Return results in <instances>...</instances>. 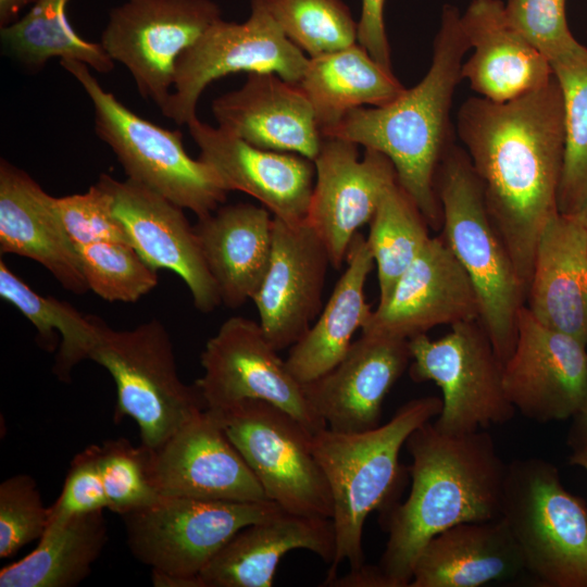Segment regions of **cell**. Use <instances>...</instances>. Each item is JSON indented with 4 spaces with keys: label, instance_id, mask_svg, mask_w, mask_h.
Instances as JSON below:
<instances>
[{
    "label": "cell",
    "instance_id": "cell-1",
    "mask_svg": "<svg viewBox=\"0 0 587 587\" xmlns=\"http://www.w3.org/2000/svg\"><path fill=\"white\" fill-rule=\"evenodd\" d=\"M457 130L480 182L485 204L527 291L538 238L559 214L564 115L553 75L507 102L466 99Z\"/></svg>",
    "mask_w": 587,
    "mask_h": 587
},
{
    "label": "cell",
    "instance_id": "cell-2",
    "mask_svg": "<svg viewBox=\"0 0 587 587\" xmlns=\"http://www.w3.org/2000/svg\"><path fill=\"white\" fill-rule=\"evenodd\" d=\"M405 447L411 489L383 513L388 534L377 564L390 587H409L415 561L439 533L467 522L501 516L507 463L486 430L450 434L429 421L411 433Z\"/></svg>",
    "mask_w": 587,
    "mask_h": 587
},
{
    "label": "cell",
    "instance_id": "cell-3",
    "mask_svg": "<svg viewBox=\"0 0 587 587\" xmlns=\"http://www.w3.org/2000/svg\"><path fill=\"white\" fill-rule=\"evenodd\" d=\"M469 49L459 11L446 4L425 76L391 102L354 109L322 133L384 153L394 164L398 185L433 229H440L442 222L436 174L453 143L450 109Z\"/></svg>",
    "mask_w": 587,
    "mask_h": 587
},
{
    "label": "cell",
    "instance_id": "cell-4",
    "mask_svg": "<svg viewBox=\"0 0 587 587\" xmlns=\"http://www.w3.org/2000/svg\"><path fill=\"white\" fill-rule=\"evenodd\" d=\"M441 398L408 401L384 425L359 433L327 427L312 435V451L321 465L333 499L335 557L327 579L341 562L351 569L364 564L363 528L373 511L391 507L401 488V448L413 430L441 411Z\"/></svg>",
    "mask_w": 587,
    "mask_h": 587
},
{
    "label": "cell",
    "instance_id": "cell-5",
    "mask_svg": "<svg viewBox=\"0 0 587 587\" xmlns=\"http://www.w3.org/2000/svg\"><path fill=\"white\" fill-rule=\"evenodd\" d=\"M436 191L442 214L439 236L469 275L479 300V321L504 363L515 345L526 292L463 148L452 143L447 150L437 170Z\"/></svg>",
    "mask_w": 587,
    "mask_h": 587
},
{
    "label": "cell",
    "instance_id": "cell-6",
    "mask_svg": "<svg viewBox=\"0 0 587 587\" xmlns=\"http://www.w3.org/2000/svg\"><path fill=\"white\" fill-rule=\"evenodd\" d=\"M501 516L525 572L547 587H587V505L540 458L507 463Z\"/></svg>",
    "mask_w": 587,
    "mask_h": 587
},
{
    "label": "cell",
    "instance_id": "cell-7",
    "mask_svg": "<svg viewBox=\"0 0 587 587\" xmlns=\"http://www.w3.org/2000/svg\"><path fill=\"white\" fill-rule=\"evenodd\" d=\"M60 64L88 96L96 134L112 149L128 179L198 217L226 201L228 191L218 176L201 159L195 160L187 153L180 132L163 128L134 113L100 85L85 63L61 60Z\"/></svg>",
    "mask_w": 587,
    "mask_h": 587
},
{
    "label": "cell",
    "instance_id": "cell-8",
    "mask_svg": "<svg viewBox=\"0 0 587 587\" xmlns=\"http://www.w3.org/2000/svg\"><path fill=\"white\" fill-rule=\"evenodd\" d=\"M284 512L275 502L160 496L121 515L133 555L160 587H199L202 570L243 527Z\"/></svg>",
    "mask_w": 587,
    "mask_h": 587
},
{
    "label": "cell",
    "instance_id": "cell-9",
    "mask_svg": "<svg viewBox=\"0 0 587 587\" xmlns=\"http://www.w3.org/2000/svg\"><path fill=\"white\" fill-rule=\"evenodd\" d=\"M89 360L103 366L115 383L114 422L132 417L140 445L148 450L159 448L207 409L196 385L179 378L170 335L158 320L126 330L103 323Z\"/></svg>",
    "mask_w": 587,
    "mask_h": 587
},
{
    "label": "cell",
    "instance_id": "cell-10",
    "mask_svg": "<svg viewBox=\"0 0 587 587\" xmlns=\"http://www.w3.org/2000/svg\"><path fill=\"white\" fill-rule=\"evenodd\" d=\"M210 411L268 500L287 513L332 520L330 488L312 451L313 434L299 421L263 400H245Z\"/></svg>",
    "mask_w": 587,
    "mask_h": 587
},
{
    "label": "cell",
    "instance_id": "cell-11",
    "mask_svg": "<svg viewBox=\"0 0 587 587\" xmlns=\"http://www.w3.org/2000/svg\"><path fill=\"white\" fill-rule=\"evenodd\" d=\"M410 377L434 382L441 390L440 430L465 434L510 421L515 409L503 385V362L479 320L451 326L438 339H409Z\"/></svg>",
    "mask_w": 587,
    "mask_h": 587
},
{
    "label": "cell",
    "instance_id": "cell-12",
    "mask_svg": "<svg viewBox=\"0 0 587 587\" xmlns=\"http://www.w3.org/2000/svg\"><path fill=\"white\" fill-rule=\"evenodd\" d=\"M309 57L282 32L263 0H250L243 22L220 18L176 62L171 96L161 110L178 125L197 117L200 96L214 80L229 74L276 73L298 84Z\"/></svg>",
    "mask_w": 587,
    "mask_h": 587
},
{
    "label": "cell",
    "instance_id": "cell-13",
    "mask_svg": "<svg viewBox=\"0 0 587 587\" xmlns=\"http://www.w3.org/2000/svg\"><path fill=\"white\" fill-rule=\"evenodd\" d=\"M220 18L213 0H125L110 11L100 43L127 68L140 96L161 111L178 58Z\"/></svg>",
    "mask_w": 587,
    "mask_h": 587
},
{
    "label": "cell",
    "instance_id": "cell-14",
    "mask_svg": "<svg viewBox=\"0 0 587 587\" xmlns=\"http://www.w3.org/2000/svg\"><path fill=\"white\" fill-rule=\"evenodd\" d=\"M200 362L203 375L193 384L207 409L222 411L245 400H263L289 413L312 434L326 427L259 322L227 319L207 341Z\"/></svg>",
    "mask_w": 587,
    "mask_h": 587
},
{
    "label": "cell",
    "instance_id": "cell-15",
    "mask_svg": "<svg viewBox=\"0 0 587 587\" xmlns=\"http://www.w3.org/2000/svg\"><path fill=\"white\" fill-rule=\"evenodd\" d=\"M586 346L539 323L523 305L514 348L503 363L504 390L514 409L537 423L576 417L587 401Z\"/></svg>",
    "mask_w": 587,
    "mask_h": 587
},
{
    "label": "cell",
    "instance_id": "cell-16",
    "mask_svg": "<svg viewBox=\"0 0 587 587\" xmlns=\"http://www.w3.org/2000/svg\"><path fill=\"white\" fill-rule=\"evenodd\" d=\"M315 182L305 221L339 270L359 228L370 223L384 195L396 184L391 161L382 152L338 137H323L313 160Z\"/></svg>",
    "mask_w": 587,
    "mask_h": 587
},
{
    "label": "cell",
    "instance_id": "cell-17",
    "mask_svg": "<svg viewBox=\"0 0 587 587\" xmlns=\"http://www.w3.org/2000/svg\"><path fill=\"white\" fill-rule=\"evenodd\" d=\"M146 450L149 478L160 496L245 502L268 500L217 416L208 409L159 448Z\"/></svg>",
    "mask_w": 587,
    "mask_h": 587
},
{
    "label": "cell",
    "instance_id": "cell-18",
    "mask_svg": "<svg viewBox=\"0 0 587 587\" xmlns=\"http://www.w3.org/2000/svg\"><path fill=\"white\" fill-rule=\"evenodd\" d=\"M98 180L110 192L113 213L138 254L153 268L177 274L199 311L209 313L222 304L198 236L184 209L128 178L116 180L101 174Z\"/></svg>",
    "mask_w": 587,
    "mask_h": 587
},
{
    "label": "cell",
    "instance_id": "cell-19",
    "mask_svg": "<svg viewBox=\"0 0 587 587\" xmlns=\"http://www.w3.org/2000/svg\"><path fill=\"white\" fill-rule=\"evenodd\" d=\"M329 265L326 246L305 220L273 218L271 260L252 301L277 351L294 346L319 316Z\"/></svg>",
    "mask_w": 587,
    "mask_h": 587
},
{
    "label": "cell",
    "instance_id": "cell-20",
    "mask_svg": "<svg viewBox=\"0 0 587 587\" xmlns=\"http://www.w3.org/2000/svg\"><path fill=\"white\" fill-rule=\"evenodd\" d=\"M187 126L200 149L199 159L213 168L227 191L253 197L285 222L305 220L315 182L312 160L255 147L198 116Z\"/></svg>",
    "mask_w": 587,
    "mask_h": 587
},
{
    "label": "cell",
    "instance_id": "cell-21",
    "mask_svg": "<svg viewBox=\"0 0 587 587\" xmlns=\"http://www.w3.org/2000/svg\"><path fill=\"white\" fill-rule=\"evenodd\" d=\"M479 320L476 290L440 236L430 237L398 279L390 297L377 304L362 328L410 339L438 325Z\"/></svg>",
    "mask_w": 587,
    "mask_h": 587
},
{
    "label": "cell",
    "instance_id": "cell-22",
    "mask_svg": "<svg viewBox=\"0 0 587 587\" xmlns=\"http://www.w3.org/2000/svg\"><path fill=\"white\" fill-rule=\"evenodd\" d=\"M411 362L409 340L362 333L329 372L303 385L327 428L359 433L379 425L383 402Z\"/></svg>",
    "mask_w": 587,
    "mask_h": 587
},
{
    "label": "cell",
    "instance_id": "cell-23",
    "mask_svg": "<svg viewBox=\"0 0 587 587\" xmlns=\"http://www.w3.org/2000/svg\"><path fill=\"white\" fill-rule=\"evenodd\" d=\"M217 126L266 150L314 160L323 136L298 84L276 73H248L243 85L211 104Z\"/></svg>",
    "mask_w": 587,
    "mask_h": 587
},
{
    "label": "cell",
    "instance_id": "cell-24",
    "mask_svg": "<svg viewBox=\"0 0 587 587\" xmlns=\"http://www.w3.org/2000/svg\"><path fill=\"white\" fill-rule=\"evenodd\" d=\"M460 21L473 48L462 64L461 78L479 97L502 103L552 79L549 61L513 26L501 0H472Z\"/></svg>",
    "mask_w": 587,
    "mask_h": 587
},
{
    "label": "cell",
    "instance_id": "cell-25",
    "mask_svg": "<svg viewBox=\"0 0 587 587\" xmlns=\"http://www.w3.org/2000/svg\"><path fill=\"white\" fill-rule=\"evenodd\" d=\"M0 252L38 262L76 295L89 290L57 197L4 159L0 161Z\"/></svg>",
    "mask_w": 587,
    "mask_h": 587
},
{
    "label": "cell",
    "instance_id": "cell-26",
    "mask_svg": "<svg viewBox=\"0 0 587 587\" xmlns=\"http://www.w3.org/2000/svg\"><path fill=\"white\" fill-rule=\"evenodd\" d=\"M525 307L541 324L587 345V227L559 213L535 249Z\"/></svg>",
    "mask_w": 587,
    "mask_h": 587
},
{
    "label": "cell",
    "instance_id": "cell-27",
    "mask_svg": "<svg viewBox=\"0 0 587 587\" xmlns=\"http://www.w3.org/2000/svg\"><path fill=\"white\" fill-rule=\"evenodd\" d=\"M335 530L330 519L280 512L240 529L202 570L199 587H271L282 558L304 549L332 563Z\"/></svg>",
    "mask_w": 587,
    "mask_h": 587
},
{
    "label": "cell",
    "instance_id": "cell-28",
    "mask_svg": "<svg viewBox=\"0 0 587 587\" xmlns=\"http://www.w3.org/2000/svg\"><path fill=\"white\" fill-rule=\"evenodd\" d=\"M273 218L262 205H221L193 226L221 303L238 308L252 300L268 268Z\"/></svg>",
    "mask_w": 587,
    "mask_h": 587
},
{
    "label": "cell",
    "instance_id": "cell-29",
    "mask_svg": "<svg viewBox=\"0 0 587 587\" xmlns=\"http://www.w3.org/2000/svg\"><path fill=\"white\" fill-rule=\"evenodd\" d=\"M525 573L520 549L502 516L452 526L420 552L409 587H479Z\"/></svg>",
    "mask_w": 587,
    "mask_h": 587
},
{
    "label": "cell",
    "instance_id": "cell-30",
    "mask_svg": "<svg viewBox=\"0 0 587 587\" xmlns=\"http://www.w3.org/2000/svg\"><path fill=\"white\" fill-rule=\"evenodd\" d=\"M347 266L308 332L290 347L286 364L302 385L335 367L352 345L373 311L365 298V283L374 267L366 238L358 232L348 249Z\"/></svg>",
    "mask_w": 587,
    "mask_h": 587
},
{
    "label": "cell",
    "instance_id": "cell-31",
    "mask_svg": "<svg viewBox=\"0 0 587 587\" xmlns=\"http://www.w3.org/2000/svg\"><path fill=\"white\" fill-rule=\"evenodd\" d=\"M308 98L321 133L336 126L350 111L382 107L405 88L358 42L309 58L298 83Z\"/></svg>",
    "mask_w": 587,
    "mask_h": 587
},
{
    "label": "cell",
    "instance_id": "cell-32",
    "mask_svg": "<svg viewBox=\"0 0 587 587\" xmlns=\"http://www.w3.org/2000/svg\"><path fill=\"white\" fill-rule=\"evenodd\" d=\"M103 510L48 524L35 550L0 571V587H74L108 542Z\"/></svg>",
    "mask_w": 587,
    "mask_h": 587
},
{
    "label": "cell",
    "instance_id": "cell-33",
    "mask_svg": "<svg viewBox=\"0 0 587 587\" xmlns=\"http://www.w3.org/2000/svg\"><path fill=\"white\" fill-rule=\"evenodd\" d=\"M68 0H37L21 18L0 28L4 53L27 72L36 73L52 59L76 60L109 74L115 62L100 42L80 37L71 26Z\"/></svg>",
    "mask_w": 587,
    "mask_h": 587
},
{
    "label": "cell",
    "instance_id": "cell-34",
    "mask_svg": "<svg viewBox=\"0 0 587 587\" xmlns=\"http://www.w3.org/2000/svg\"><path fill=\"white\" fill-rule=\"evenodd\" d=\"M0 297L36 327L48 350L54 348L55 333L61 337L53 366L59 379L67 382L72 370L89 359L99 340L102 321L84 315L65 301L36 292L3 260L0 261Z\"/></svg>",
    "mask_w": 587,
    "mask_h": 587
},
{
    "label": "cell",
    "instance_id": "cell-35",
    "mask_svg": "<svg viewBox=\"0 0 587 587\" xmlns=\"http://www.w3.org/2000/svg\"><path fill=\"white\" fill-rule=\"evenodd\" d=\"M551 67L561 89L564 115L558 209L563 215L579 216L587 210V48L580 45Z\"/></svg>",
    "mask_w": 587,
    "mask_h": 587
},
{
    "label": "cell",
    "instance_id": "cell-36",
    "mask_svg": "<svg viewBox=\"0 0 587 587\" xmlns=\"http://www.w3.org/2000/svg\"><path fill=\"white\" fill-rule=\"evenodd\" d=\"M369 224L366 241L377 268L378 304H383L432 236L423 214L398 184L384 195Z\"/></svg>",
    "mask_w": 587,
    "mask_h": 587
},
{
    "label": "cell",
    "instance_id": "cell-37",
    "mask_svg": "<svg viewBox=\"0 0 587 587\" xmlns=\"http://www.w3.org/2000/svg\"><path fill=\"white\" fill-rule=\"evenodd\" d=\"M285 36L309 58L358 42V22L344 0H263Z\"/></svg>",
    "mask_w": 587,
    "mask_h": 587
},
{
    "label": "cell",
    "instance_id": "cell-38",
    "mask_svg": "<svg viewBox=\"0 0 587 587\" xmlns=\"http://www.w3.org/2000/svg\"><path fill=\"white\" fill-rule=\"evenodd\" d=\"M76 251L89 290L104 300L136 302L158 285L157 270L127 242L97 241Z\"/></svg>",
    "mask_w": 587,
    "mask_h": 587
},
{
    "label": "cell",
    "instance_id": "cell-39",
    "mask_svg": "<svg viewBox=\"0 0 587 587\" xmlns=\"http://www.w3.org/2000/svg\"><path fill=\"white\" fill-rule=\"evenodd\" d=\"M98 462L110 511L123 515L155 502L160 495L148 473V452L128 439L98 445Z\"/></svg>",
    "mask_w": 587,
    "mask_h": 587
},
{
    "label": "cell",
    "instance_id": "cell-40",
    "mask_svg": "<svg viewBox=\"0 0 587 587\" xmlns=\"http://www.w3.org/2000/svg\"><path fill=\"white\" fill-rule=\"evenodd\" d=\"M49 520L35 479L18 474L0 485V558L14 555L27 544L40 539Z\"/></svg>",
    "mask_w": 587,
    "mask_h": 587
},
{
    "label": "cell",
    "instance_id": "cell-41",
    "mask_svg": "<svg viewBox=\"0 0 587 587\" xmlns=\"http://www.w3.org/2000/svg\"><path fill=\"white\" fill-rule=\"evenodd\" d=\"M504 8L513 26L550 65L580 46L567 25L565 0H507Z\"/></svg>",
    "mask_w": 587,
    "mask_h": 587
},
{
    "label": "cell",
    "instance_id": "cell-42",
    "mask_svg": "<svg viewBox=\"0 0 587 587\" xmlns=\"http://www.w3.org/2000/svg\"><path fill=\"white\" fill-rule=\"evenodd\" d=\"M57 205L75 249L104 240L129 243L113 213L111 195L99 180L84 193L57 198Z\"/></svg>",
    "mask_w": 587,
    "mask_h": 587
},
{
    "label": "cell",
    "instance_id": "cell-43",
    "mask_svg": "<svg viewBox=\"0 0 587 587\" xmlns=\"http://www.w3.org/2000/svg\"><path fill=\"white\" fill-rule=\"evenodd\" d=\"M104 509H109V501L98 462V445H90L73 458L61 494L49 507L48 524Z\"/></svg>",
    "mask_w": 587,
    "mask_h": 587
},
{
    "label": "cell",
    "instance_id": "cell-44",
    "mask_svg": "<svg viewBox=\"0 0 587 587\" xmlns=\"http://www.w3.org/2000/svg\"><path fill=\"white\" fill-rule=\"evenodd\" d=\"M386 0H361L358 43L380 65L391 68V52L385 26Z\"/></svg>",
    "mask_w": 587,
    "mask_h": 587
},
{
    "label": "cell",
    "instance_id": "cell-45",
    "mask_svg": "<svg viewBox=\"0 0 587 587\" xmlns=\"http://www.w3.org/2000/svg\"><path fill=\"white\" fill-rule=\"evenodd\" d=\"M326 586L335 587H390V584L378 565L363 564L340 577L324 582Z\"/></svg>",
    "mask_w": 587,
    "mask_h": 587
},
{
    "label": "cell",
    "instance_id": "cell-46",
    "mask_svg": "<svg viewBox=\"0 0 587 587\" xmlns=\"http://www.w3.org/2000/svg\"><path fill=\"white\" fill-rule=\"evenodd\" d=\"M37 0H0V28L18 18L20 12Z\"/></svg>",
    "mask_w": 587,
    "mask_h": 587
},
{
    "label": "cell",
    "instance_id": "cell-47",
    "mask_svg": "<svg viewBox=\"0 0 587 587\" xmlns=\"http://www.w3.org/2000/svg\"><path fill=\"white\" fill-rule=\"evenodd\" d=\"M570 463L583 467L587 472V438H575Z\"/></svg>",
    "mask_w": 587,
    "mask_h": 587
},
{
    "label": "cell",
    "instance_id": "cell-48",
    "mask_svg": "<svg viewBox=\"0 0 587 587\" xmlns=\"http://www.w3.org/2000/svg\"><path fill=\"white\" fill-rule=\"evenodd\" d=\"M576 417H578V427L575 438H587V401L583 411Z\"/></svg>",
    "mask_w": 587,
    "mask_h": 587
},
{
    "label": "cell",
    "instance_id": "cell-49",
    "mask_svg": "<svg viewBox=\"0 0 587 587\" xmlns=\"http://www.w3.org/2000/svg\"><path fill=\"white\" fill-rule=\"evenodd\" d=\"M584 224L585 226L587 227V210L580 214L579 216H577Z\"/></svg>",
    "mask_w": 587,
    "mask_h": 587
}]
</instances>
